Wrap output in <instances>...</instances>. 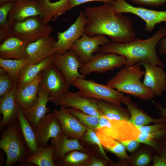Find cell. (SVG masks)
Returning a JSON list of instances; mask_svg holds the SVG:
<instances>
[{
	"mask_svg": "<svg viewBox=\"0 0 166 166\" xmlns=\"http://www.w3.org/2000/svg\"><path fill=\"white\" fill-rule=\"evenodd\" d=\"M100 118L99 125L95 130L99 139L109 138L120 142L136 139L140 133L128 121L110 120L102 114Z\"/></svg>",
	"mask_w": 166,
	"mask_h": 166,
	"instance_id": "obj_5",
	"label": "cell"
},
{
	"mask_svg": "<svg viewBox=\"0 0 166 166\" xmlns=\"http://www.w3.org/2000/svg\"><path fill=\"white\" fill-rule=\"evenodd\" d=\"M159 52L161 54H166V37L161 40L159 43Z\"/></svg>",
	"mask_w": 166,
	"mask_h": 166,
	"instance_id": "obj_46",
	"label": "cell"
},
{
	"mask_svg": "<svg viewBox=\"0 0 166 166\" xmlns=\"http://www.w3.org/2000/svg\"><path fill=\"white\" fill-rule=\"evenodd\" d=\"M40 85L47 92L50 101L69 91L70 86L61 71L53 63L42 71Z\"/></svg>",
	"mask_w": 166,
	"mask_h": 166,
	"instance_id": "obj_12",
	"label": "cell"
},
{
	"mask_svg": "<svg viewBox=\"0 0 166 166\" xmlns=\"http://www.w3.org/2000/svg\"><path fill=\"white\" fill-rule=\"evenodd\" d=\"M54 146V160L56 162L62 159L69 152L74 150L84 151V147L78 139H71L62 132L56 139L52 140Z\"/></svg>",
	"mask_w": 166,
	"mask_h": 166,
	"instance_id": "obj_25",
	"label": "cell"
},
{
	"mask_svg": "<svg viewBox=\"0 0 166 166\" xmlns=\"http://www.w3.org/2000/svg\"><path fill=\"white\" fill-rule=\"evenodd\" d=\"M100 140L103 147L118 158L125 160L129 159L125 147L121 142L109 138H101Z\"/></svg>",
	"mask_w": 166,
	"mask_h": 166,
	"instance_id": "obj_35",
	"label": "cell"
},
{
	"mask_svg": "<svg viewBox=\"0 0 166 166\" xmlns=\"http://www.w3.org/2000/svg\"><path fill=\"white\" fill-rule=\"evenodd\" d=\"M87 20L84 11L80 13L75 21L65 31L58 32L54 44L55 53L63 54L71 49L77 40L84 34Z\"/></svg>",
	"mask_w": 166,
	"mask_h": 166,
	"instance_id": "obj_11",
	"label": "cell"
},
{
	"mask_svg": "<svg viewBox=\"0 0 166 166\" xmlns=\"http://www.w3.org/2000/svg\"><path fill=\"white\" fill-rule=\"evenodd\" d=\"M84 12L87 20L84 32L86 35H105L115 42H127L136 38L132 20L117 12L111 3L87 7Z\"/></svg>",
	"mask_w": 166,
	"mask_h": 166,
	"instance_id": "obj_1",
	"label": "cell"
},
{
	"mask_svg": "<svg viewBox=\"0 0 166 166\" xmlns=\"http://www.w3.org/2000/svg\"><path fill=\"white\" fill-rule=\"evenodd\" d=\"M38 146H49L50 138L55 140L62 132L59 122L53 112L46 114L34 129Z\"/></svg>",
	"mask_w": 166,
	"mask_h": 166,
	"instance_id": "obj_16",
	"label": "cell"
},
{
	"mask_svg": "<svg viewBox=\"0 0 166 166\" xmlns=\"http://www.w3.org/2000/svg\"><path fill=\"white\" fill-rule=\"evenodd\" d=\"M138 4L151 7H159L166 3V0H130Z\"/></svg>",
	"mask_w": 166,
	"mask_h": 166,
	"instance_id": "obj_41",
	"label": "cell"
},
{
	"mask_svg": "<svg viewBox=\"0 0 166 166\" xmlns=\"http://www.w3.org/2000/svg\"><path fill=\"white\" fill-rule=\"evenodd\" d=\"M53 109V113L58 121L63 133L69 138H81L87 127L81 124L65 108Z\"/></svg>",
	"mask_w": 166,
	"mask_h": 166,
	"instance_id": "obj_19",
	"label": "cell"
},
{
	"mask_svg": "<svg viewBox=\"0 0 166 166\" xmlns=\"http://www.w3.org/2000/svg\"><path fill=\"white\" fill-rule=\"evenodd\" d=\"M13 3V2H11L0 5V29L10 28L7 24V17Z\"/></svg>",
	"mask_w": 166,
	"mask_h": 166,
	"instance_id": "obj_38",
	"label": "cell"
},
{
	"mask_svg": "<svg viewBox=\"0 0 166 166\" xmlns=\"http://www.w3.org/2000/svg\"><path fill=\"white\" fill-rule=\"evenodd\" d=\"M50 101L47 92L40 85L35 103L29 109H22L34 129L41 119L50 111V109L46 106L47 102Z\"/></svg>",
	"mask_w": 166,
	"mask_h": 166,
	"instance_id": "obj_23",
	"label": "cell"
},
{
	"mask_svg": "<svg viewBox=\"0 0 166 166\" xmlns=\"http://www.w3.org/2000/svg\"><path fill=\"white\" fill-rule=\"evenodd\" d=\"M78 78L72 85L77 88L81 96L97 100H104L121 105L125 96L124 93L106 85L98 83L93 80Z\"/></svg>",
	"mask_w": 166,
	"mask_h": 166,
	"instance_id": "obj_6",
	"label": "cell"
},
{
	"mask_svg": "<svg viewBox=\"0 0 166 166\" xmlns=\"http://www.w3.org/2000/svg\"><path fill=\"white\" fill-rule=\"evenodd\" d=\"M124 146L126 150L129 152L135 151L139 147L140 143L136 139L129 140L120 142Z\"/></svg>",
	"mask_w": 166,
	"mask_h": 166,
	"instance_id": "obj_42",
	"label": "cell"
},
{
	"mask_svg": "<svg viewBox=\"0 0 166 166\" xmlns=\"http://www.w3.org/2000/svg\"><path fill=\"white\" fill-rule=\"evenodd\" d=\"M106 164V162L105 160L93 157L90 160L88 166H105Z\"/></svg>",
	"mask_w": 166,
	"mask_h": 166,
	"instance_id": "obj_45",
	"label": "cell"
},
{
	"mask_svg": "<svg viewBox=\"0 0 166 166\" xmlns=\"http://www.w3.org/2000/svg\"><path fill=\"white\" fill-rule=\"evenodd\" d=\"M17 123L15 120L9 123L1 136L0 148L6 156V166L25 161L30 155L22 140L19 122Z\"/></svg>",
	"mask_w": 166,
	"mask_h": 166,
	"instance_id": "obj_4",
	"label": "cell"
},
{
	"mask_svg": "<svg viewBox=\"0 0 166 166\" xmlns=\"http://www.w3.org/2000/svg\"><path fill=\"white\" fill-rule=\"evenodd\" d=\"M166 35V27H161L148 38H135L125 43L109 42L101 46L99 51L103 53H114L124 57L126 60L125 66L145 62L164 68L165 66L157 56L156 48L158 43Z\"/></svg>",
	"mask_w": 166,
	"mask_h": 166,
	"instance_id": "obj_2",
	"label": "cell"
},
{
	"mask_svg": "<svg viewBox=\"0 0 166 166\" xmlns=\"http://www.w3.org/2000/svg\"><path fill=\"white\" fill-rule=\"evenodd\" d=\"M140 63L145 69L143 84L154 95L161 96L166 91V72L163 67L148 62Z\"/></svg>",
	"mask_w": 166,
	"mask_h": 166,
	"instance_id": "obj_17",
	"label": "cell"
},
{
	"mask_svg": "<svg viewBox=\"0 0 166 166\" xmlns=\"http://www.w3.org/2000/svg\"><path fill=\"white\" fill-rule=\"evenodd\" d=\"M136 140L139 143L151 147L159 152L166 140V126L153 132H140Z\"/></svg>",
	"mask_w": 166,
	"mask_h": 166,
	"instance_id": "obj_31",
	"label": "cell"
},
{
	"mask_svg": "<svg viewBox=\"0 0 166 166\" xmlns=\"http://www.w3.org/2000/svg\"><path fill=\"white\" fill-rule=\"evenodd\" d=\"M11 34L29 44L45 36L50 35L53 28L45 24L39 16H33L25 20L14 22L10 27Z\"/></svg>",
	"mask_w": 166,
	"mask_h": 166,
	"instance_id": "obj_7",
	"label": "cell"
},
{
	"mask_svg": "<svg viewBox=\"0 0 166 166\" xmlns=\"http://www.w3.org/2000/svg\"><path fill=\"white\" fill-rule=\"evenodd\" d=\"M81 138L88 143L97 146L102 157L106 160H109V159L105 153L102 144L95 130L87 128L86 132Z\"/></svg>",
	"mask_w": 166,
	"mask_h": 166,
	"instance_id": "obj_36",
	"label": "cell"
},
{
	"mask_svg": "<svg viewBox=\"0 0 166 166\" xmlns=\"http://www.w3.org/2000/svg\"><path fill=\"white\" fill-rule=\"evenodd\" d=\"M32 64L28 59L17 60L0 58V67L3 69L11 79L18 82L21 71L26 65Z\"/></svg>",
	"mask_w": 166,
	"mask_h": 166,
	"instance_id": "obj_32",
	"label": "cell"
},
{
	"mask_svg": "<svg viewBox=\"0 0 166 166\" xmlns=\"http://www.w3.org/2000/svg\"><path fill=\"white\" fill-rule=\"evenodd\" d=\"M159 152L160 153L159 155L166 157V140Z\"/></svg>",
	"mask_w": 166,
	"mask_h": 166,
	"instance_id": "obj_48",
	"label": "cell"
},
{
	"mask_svg": "<svg viewBox=\"0 0 166 166\" xmlns=\"http://www.w3.org/2000/svg\"><path fill=\"white\" fill-rule=\"evenodd\" d=\"M53 63L61 71L70 86L76 79L86 78L85 76L79 72L83 63L71 49L63 54H55Z\"/></svg>",
	"mask_w": 166,
	"mask_h": 166,
	"instance_id": "obj_13",
	"label": "cell"
},
{
	"mask_svg": "<svg viewBox=\"0 0 166 166\" xmlns=\"http://www.w3.org/2000/svg\"><path fill=\"white\" fill-rule=\"evenodd\" d=\"M41 0L44 13L42 21L45 24L56 21L58 17L71 9L68 3L69 0H59L54 2L49 0Z\"/></svg>",
	"mask_w": 166,
	"mask_h": 166,
	"instance_id": "obj_28",
	"label": "cell"
},
{
	"mask_svg": "<svg viewBox=\"0 0 166 166\" xmlns=\"http://www.w3.org/2000/svg\"><path fill=\"white\" fill-rule=\"evenodd\" d=\"M17 82L14 81L7 72L0 74V97L10 92Z\"/></svg>",
	"mask_w": 166,
	"mask_h": 166,
	"instance_id": "obj_37",
	"label": "cell"
},
{
	"mask_svg": "<svg viewBox=\"0 0 166 166\" xmlns=\"http://www.w3.org/2000/svg\"><path fill=\"white\" fill-rule=\"evenodd\" d=\"M55 105L65 108H73L87 114L100 117L102 114L98 100L81 96L78 92L67 91L61 96L50 101Z\"/></svg>",
	"mask_w": 166,
	"mask_h": 166,
	"instance_id": "obj_10",
	"label": "cell"
},
{
	"mask_svg": "<svg viewBox=\"0 0 166 166\" xmlns=\"http://www.w3.org/2000/svg\"><path fill=\"white\" fill-rule=\"evenodd\" d=\"M28 43L11 34L0 45V58L27 59L26 49Z\"/></svg>",
	"mask_w": 166,
	"mask_h": 166,
	"instance_id": "obj_20",
	"label": "cell"
},
{
	"mask_svg": "<svg viewBox=\"0 0 166 166\" xmlns=\"http://www.w3.org/2000/svg\"><path fill=\"white\" fill-rule=\"evenodd\" d=\"M149 155L146 152L140 153L134 160V164L136 166H144L149 164L151 161Z\"/></svg>",
	"mask_w": 166,
	"mask_h": 166,
	"instance_id": "obj_40",
	"label": "cell"
},
{
	"mask_svg": "<svg viewBox=\"0 0 166 166\" xmlns=\"http://www.w3.org/2000/svg\"><path fill=\"white\" fill-rule=\"evenodd\" d=\"M56 42L53 37L49 35L29 44L26 49L27 59L32 64H36L54 54Z\"/></svg>",
	"mask_w": 166,
	"mask_h": 166,
	"instance_id": "obj_18",
	"label": "cell"
},
{
	"mask_svg": "<svg viewBox=\"0 0 166 166\" xmlns=\"http://www.w3.org/2000/svg\"><path fill=\"white\" fill-rule=\"evenodd\" d=\"M97 105L102 113L109 119L128 121L130 114L127 108L121 105L114 104L104 100H98Z\"/></svg>",
	"mask_w": 166,
	"mask_h": 166,
	"instance_id": "obj_29",
	"label": "cell"
},
{
	"mask_svg": "<svg viewBox=\"0 0 166 166\" xmlns=\"http://www.w3.org/2000/svg\"><path fill=\"white\" fill-rule=\"evenodd\" d=\"M118 13H130L136 15L145 22V30L152 31L155 26L163 22H166V10L158 11L135 7L129 4L126 0H112L111 2Z\"/></svg>",
	"mask_w": 166,
	"mask_h": 166,
	"instance_id": "obj_8",
	"label": "cell"
},
{
	"mask_svg": "<svg viewBox=\"0 0 166 166\" xmlns=\"http://www.w3.org/2000/svg\"><path fill=\"white\" fill-rule=\"evenodd\" d=\"M166 126L165 123H156L150 125H144L137 127L140 132L143 133H151L155 132Z\"/></svg>",
	"mask_w": 166,
	"mask_h": 166,
	"instance_id": "obj_39",
	"label": "cell"
},
{
	"mask_svg": "<svg viewBox=\"0 0 166 166\" xmlns=\"http://www.w3.org/2000/svg\"><path fill=\"white\" fill-rule=\"evenodd\" d=\"M65 109L87 128L95 131L98 126L100 121V117L85 113L79 110L73 108Z\"/></svg>",
	"mask_w": 166,
	"mask_h": 166,
	"instance_id": "obj_33",
	"label": "cell"
},
{
	"mask_svg": "<svg viewBox=\"0 0 166 166\" xmlns=\"http://www.w3.org/2000/svg\"><path fill=\"white\" fill-rule=\"evenodd\" d=\"M54 55L38 63L30 64L26 65L21 72L17 88L22 87L34 80L41 72L53 64Z\"/></svg>",
	"mask_w": 166,
	"mask_h": 166,
	"instance_id": "obj_27",
	"label": "cell"
},
{
	"mask_svg": "<svg viewBox=\"0 0 166 166\" xmlns=\"http://www.w3.org/2000/svg\"><path fill=\"white\" fill-rule=\"evenodd\" d=\"M54 151L53 145L46 147L38 146L36 152L28 156L24 161L37 166H56Z\"/></svg>",
	"mask_w": 166,
	"mask_h": 166,
	"instance_id": "obj_30",
	"label": "cell"
},
{
	"mask_svg": "<svg viewBox=\"0 0 166 166\" xmlns=\"http://www.w3.org/2000/svg\"><path fill=\"white\" fill-rule=\"evenodd\" d=\"M138 63L133 65H124L107 81V85L120 92L132 95L144 101L152 99L154 95L140 81L145 73Z\"/></svg>",
	"mask_w": 166,
	"mask_h": 166,
	"instance_id": "obj_3",
	"label": "cell"
},
{
	"mask_svg": "<svg viewBox=\"0 0 166 166\" xmlns=\"http://www.w3.org/2000/svg\"><path fill=\"white\" fill-rule=\"evenodd\" d=\"M122 103L126 105L128 110L130 114L128 121L136 128L147 125L152 123H158L166 122L165 117L155 119L146 114L142 110L139 109L137 105L132 102L129 95L125 96Z\"/></svg>",
	"mask_w": 166,
	"mask_h": 166,
	"instance_id": "obj_24",
	"label": "cell"
},
{
	"mask_svg": "<svg viewBox=\"0 0 166 166\" xmlns=\"http://www.w3.org/2000/svg\"><path fill=\"white\" fill-rule=\"evenodd\" d=\"M152 162L153 166H166V157L155 154L152 157Z\"/></svg>",
	"mask_w": 166,
	"mask_h": 166,
	"instance_id": "obj_44",
	"label": "cell"
},
{
	"mask_svg": "<svg viewBox=\"0 0 166 166\" xmlns=\"http://www.w3.org/2000/svg\"><path fill=\"white\" fill-rule=\"evenodd\" d=\"M44 16L40 0H15L7 16V24L10 28L14 22L33 16L40 17L42 20Z\"/></svg>",
	"mask_w": 166,
	"mask_h": 166,
	"instance_id": "obj_14",
	"label": "cell"
},
{
	"mask_svg": "<svg viewBox=\"0 0 166 166\" xmlns=\"http://www.w3.org/2000/svg\"><path fill=\"white\" fill-rule=\"evenodd\" d=\"M126 61L124 57L116 53H103L99 52L83 65L79 72L85 76L93 73H103L113 70L115 68H121L124 65Z\"/></svg>",
	"mask_w": 166,
	"mask_h": 166,
	"instance_id": "obj_9",
	"label": "cell"
},
{
	"mask_svg": "<svg viewBox=\"0 0 166 166\" xmlns=\"http://www.w3.org/2000/svg\"><path fill=\"white\" fill-rule=\"evenodd\" d=\"M17 84H15L10 92L0 97V112L3 116L0 123V130L6 125L18 119L16 101Z\"/></svg>",
	"mask_w": 166,
	"mask_h": 166,
	"instance_id": "obj_22",
	"label": "cell"
},
{
	"mask_svg": "<svg viewBox=\"0 0 166 166\" xmlns=\"http://www.w3.org/2000/svg\"><path fill=\"white\" fill-rule=\"evenodd\" d=\"M42 71L32 81L22 87L17 88L16 103L22 110L29 109L36 102L42 79Z\"/></svg>",
	"mask_w": 166,
	"mask_h": 166,
	"instance_id": "obj_21",
	"label": "cell"
},
{
	"mask_svg": "<svg viewBox=\"0 0 166 166\" xmlns=\"http://www.w3.org/2000/svg\"><path fill=\"white\" fill-rule=\"evenodd\" d=\"M89 155L84 152L74 150L71 151L61 160L55 163L56 166H75L85 162L89 159Z\"/></svg>",
	"mask_w": 166,
	"mask_h": 166,
	"instance_id": "obj_34",
	"label": "cell"
},
{
	"mask_svg": "<svg viewBox=\"0 0 166 166\" xmlns=\"http://www.w3.org/2000/svg\"><path fill=\"white\" fill-rule=\"evenodd\" d=\"M112 1V0H69L68 3L72 9L75 6L89 2L98 1L106 3H111Z\"/></svg>",
	"mask_w": 166,
	"mask_h": 166,
	"instance_id": "obj_43",
	"label": "cell"
},
{
	"mask_svg": "<svg viewBox=\"0 0 166 166\" xmlns=\"http://www.w3.org/2000/svg\"><path fill=\"white\" fill-rule=\"evenodd\" d=\"M109 42V38L105 35H97L90 37L84 34L74 43L71 49L76 53L83 64L92 58L94 53L100 51L101 45Z\"/></svg>",
	"mask_w": 166,
	"mask_h": 166,
	"instance_id": "obj_15",
	"label": "cell"
},
{
	"mask_svg": "<svg viewBox=\"0 0 166 166\" xmlns=\"http://www.w3.org/2000/svg\"><path fill=\"white\" fill-rule=\"evenodd\" d=\"M155 103L156 109L159 110V114L160 116L166 117V108L163 107L158 103Z\"/></svg>",
	"mask_w": 166,
	"mask_h": 166,
	"instance_id": "obj_47",
	"label": "cell"
},
{
	"mask_svg": "<svg viewBox=\"0 0 166 166\" xmlns=\"http://www.w3.org/2000/svg\"><path fill=\"white\" fill-rule=\"evenodd\" d=\"M15 0H0V5L6 3L13 2H14Z\"/></svg>",
	"mask_w": 166,
	"mask_h": 166,
	"instance_id": "obj_49",
	"label": "cell"
},
{
	"mask_svg": "<svg viewBox=\"0 0 166 166\" xmlns=\"http://www.w3.org/2000/svg\"><path fill=\"white\" fill-rule=\"evenodd\" d=\"M17 107L18 119L20 129L29 153L30 155L36 152L38 147L36 135L33 127L22 109L17 105Z\"/></svg>",
	"mask_w": 166,
	"mask_h": 166,
	"instance_id": "obj_26",
	"label": "cell"
}]
</instances>
